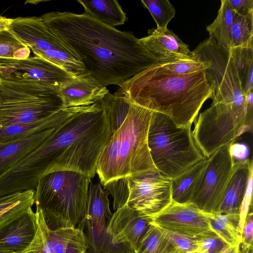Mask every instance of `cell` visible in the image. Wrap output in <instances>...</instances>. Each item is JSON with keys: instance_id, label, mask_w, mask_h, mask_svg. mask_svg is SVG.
I'll return each instance as SVG.
<instances>
[{"instance_id": "obj_1", "label": "cell", "mask_w": 253, "mask_h": 253, "mask_svg": "<svg viewBox=\"0 0 253 253\" xmlns=\"http://www.w3.org/2000/svg\"><path fill=\"white\" fill-rule=\"evenodd\" d=\"M41 17L79 57L85 73L103 86H120L158 62L132 32L119 31L84 13L52 11Z\"/></svg>"}, {"instance_id": "obj_2", "label": "cell", "mask_w": 253, "mask_h": 253, "mask_svg": "<svg viewBox=\"0 0 253 253\" xmlns=\"http://www.w3.org/2000/svg\"><path fill=\"white\" fill-rule=\"evenodd\" d=\"M120 88L130 101L169 117L176 126L191 127L212 90L205 71L173 74L158 63L126 80Z\"/></svg>"}, {"instance_id": "obj_3", "label": "cell", "mask_w": 253, "mask_h": 253, "mask_svg": "<svg viewBox=\"0 0 253 253\" xmlns=\"http://www.w3.org/2000/svg\"><path fill=\"white\" fill-rule=\"evenodd\" d=\"M111 135L102 100L84 106L39 146L47 169L45 174L71 170L93 178L98 159Z\"/></svg>"}, {"instance_id": "obj_4", "label": "cell", "mask_w": 253, "mask_h": 253, "mask_svg": "<svg viewBox=\"0 0 253 253\" xmlns=\"http://www.w3.org/2000/svg\"><path fill=\"white\" fill-rule=\"evenodd\" d=\"M153 112L130 101L126 118L111 135L98 159L96 173L102 185L133 173L156 169L147 142Z\"/></svg>"}, {"instance_id": "obj_5", "label": "cell", "mask_w": 253, "mask_h": 253, "mask_svg": "<svg viewBox=\"0 0 253 253\" xmlns=\"http://www.w3.org/2000/svg\"><path fill=\"white\" fill-rule=\"evenodd\" d=\"M60 87L25 77L0 73V129L49 117L63 109Z\"/></svg>"}, {"instance_id": "obj_6", "label": "cell", "mask_w": 253, "mask_h": 253, "mask_svg": "<svg viewBox=\"0 0 253 253\" xmlns=\"http://www.w3.org/2000/svg\"><path fill=\"white\" fill-rule=\"evenodd\" d=\"M90 179L71 170L51 172L40 179L35 189L34 204L42 211L50 229L75 227L82 222Z\"/></svg>"}, {"instance_id": "obj_7", "label": "cell", "mask_w": 253, "mask_h": 253, "mask_svg": "<svg viewBox=\"0 0 253 253\" xmlns=\"http://www.w3.org/2000/svg\"><path fill=\"white\" fill-rule=\"evenodd\" d=\"M191 127L176 126L168 116L153 111L147 142L153 163L160 173L172 179L204 158Z\"/></svg>"}, {"instance_id": "obj_8", "label": "cell", "mask_w": 253, "mask_h": 253, "mask_svg": "<svg viewBox=\"0 0 253 253\" xmlns=\"http://www.w3.org/2000/svg\"><path fill=\"white\" fill-rule=\"evenodd\" d=\"M194 122L192 131L194 141L203 156L208 158L219 147L234 142L243 132L252 131L253 108L212 103Z\"/></svg>"}, {"instance_id": "obj_9", "label": "cell", "mask_w": 253, "mask_h": 253, "mask_svg": "<svg viewBox=\"0 0 253 253\" xmlns=\"http://www.w3.org/2000/svg\"><path fill=\"white\" fill-rule=\"evenodd\" d=\"M192 52L196 60L209 63L205 72L212 90V103L231 104L244 109L253 108V92L244 95L230 50L209 37Z\"/></svg>"}, {"instance_id": "obj_10", "label": "cell", "mask_w": 253, "mask_h": 253, "mask_svg": "<svg viewBox=\"0 0 253 253\" xmlns=\"http://www.w3.org/2000/svg\"><path fill=\"white\" fill-rule=\"evenodd\" d=\"M127 177L129 196L126 204L141 216L151 220L171 203V179L156 169Z\"/></svg>"}, {"instance_id": "obj_11", "label": "cell", "mask_w": 253, "mask_h": 253, "mask_svg": "<svg viewBox=\"0 0 253 253\" xmlns=\"http://www.w3.org/2000/svg\"><path fill=\"white\" fill-rule=\"evenodd\" d=\"M231 143L219 147L209 158L201 184L190 203L206 213L217 212L222 202L235 162L230 152Z\"/></svg>"}, {"instance_id": "obj_12", "label": "cell", "mask_w": 253, "mask_h": 253, "mask_svg": "<svg viewBox=\"0 0 253 253\" xmlns=\"http://www.w3.org/2000/svg\"><path fill=\"white\" fill-rule=\"evenodd\" d=\"M209 214L190 203L172 201L166 209L152 217L150 222L174 233L197 237L211 231Z\"/></svg>"}, {"instance_id": "obj_13", "label": "cell", "mask_w": 253, "mask_h": 253, "mask_svg": "<svg viewBox=\"0 0 253 253\" xmlns=\"http://www.w3.org/2000/svg\"><path fill=\"white\" fill-rule=\"evenodd\" d=\"M0 73L21 74L25 77L60 87L75 76L52 62L34 55L25 59L0 58Z\"/></svg>"}, {"instance_id": "obj_14", "label": "cell", "mask_w": 253, "mask_h": 253, "mask_svg": "<svg viewBox=\"0 0 253 253\" xmlns=\"http://www.w3.org/2000/svg\"><path fill=\"white\" fill-rule=\"evenodd\" d=\"M8 30L30 50L46 51L70 48L45 25L41 16L14 18Z\"/></svg>"}, {"instance_id": "obj_15", "label": "cell", "mask_w": 253, "mask_h": 253, "mask_svg": "<svg viewBox=\"0 0 253 253\" xmlns=\"http://www.w3.org/2000/svg\"><path fill=\"white\" fill-rule=\"evenodd\" d=\"M150 222V219L141 216L125 204L112 214L107 231L114 244H129L134 253L148 230Z\"/></svg>"}, {"instance_id": "obj_16", "label": "cell", "mask_w": 253, "mask_h": 253, "mask_svg": "<svg viewBox=\"0 0 253 253\" xmlns=\"http://www.w3.org/2000/svg\"><path fill=\"white\" fill-rule=\"evenodd\" d=\"M140 43L157 59V63L197 61L188 45L172 31L152 28Z\"/></svg>"}, {"instance_id": "obj_17", "label": "cell", "mask_w": 253, "mask_h": 253, "mask_svg": "<svg viewBox=\"0 0 253 253\" xmlns=\"http://www.w3.org/2000/svg\"><path fill=\"white\" fill-rule=\"evenodd\" d=\"M109 93L88 74L74 77L60 87L58 95L63 108L88 106L101 100Z\"/></svg>"}, {"instance_id": "obj_18", "label": "cell", "mask_w": 253, "mask_h": 253, "mask_svg": "<svg viewBox=\"0 0 253 253\" xmlns=\"http://www.w3.org/2000/svg\"><path fill=\"white\" fill-rule=\"evenodd\" d=\"M38 229L37 216L32 207L0 231V250H24L33 240Z\"/></svg>"}, {"instance_id": "obj_19", "label": "cell", "mask_w": 253, "mask_h": 253, "mask_svg": "<svg viewBox=\"0 0 253 253\" xmlns=\"http://www.w3.org/2000/svg\"><path fill=\"white\" fill-rule=\"evenodd\" d=\"M253 169V161L248 159L235 162L231 177L217 212L239 213Z\"/></svg>"}, {"instance_id": "obj_20", "label": "cell", "mask_w": 253, "mask_h": 253, "mask_svg": "<svg viewBox=\"0 0 253 253\" xmlns=\"http://www.w3.org/2000/svg\"><path fill=\"white\" fill-rule=\"evenodd\" d=\"M84 106L63 108L46 118L27 123L12 125L0 129V144L29 136L46 129L59 126Z\"/></svg>"}, {"instance_id": "obj_21", "label": "cell", "mask_w": 253, "mask_h": 253, "mask_svg": "<svg viewBox=\"0 0 253 253\" xmlns=\"http://www.w3.org/2000/svg\"><path fill=\"white\" fill-rule=\"evenodd\" d=\"M60 126L0 144V175L45 141Z\"/></svg>"}, {"instance_id": "obj_22", "label": "cell", "mask_w": 253, "mask_h": 253, "mask_svg": "<svg viewBox=\"0 0 253 253\" xmlns=\"http://www.w3.org/2000/svg\"><path fill=\"white\" fill-rule=\"evenodd\" d=\"M209 161L203 159L177 177L171 179L172 200L180 204L190 203L198 190Z\"/></svg>"}, {"instance_id": "obj_23", "label": "cell", "mask_w": 253, "mask_h": 253, "mask_svg": "<svg viewBox=\"0 0 253 253\" xmlns=\"http://www.w3.org/2000/svg\"><path fill=\"white\" fill-rule=\"evenodd\" d=\"M83 7L84 13L108 26L115 28L127 20L126 14L117 0H78Z\"/></svg>"}, {"instance_id": "obj_24", "label": "cell", "mask_w": 253, "mask_h": 253, "mask_svg": "<svg viewBox=\"0 0 253 253\" xmlns=\"http://www.w3.org/2000/svg\"><path fill=\"white\" fill-rule=\"evenodd\" d=\"M48 233L54 253H86L87 247L83 229L76 227L48 228Z\"/></svg>"}, {"instance_id": "obj_25", "label": "cell", "mask_w": 253, "mask_h": 253, "mask_svg": "<svg viewBox=\"0 0 253 253\" xmlns=\"http://www.w3.org/2000/svg\"><path fill=\"white\" fill-rule=\"evenodd\" d=\"M235 11L228 0H221L216 18L207 27L210 38L227 50L231 48V31Z\"/></svg>"}, {"instance_id": "obj_26", "label": "cell", "mask_w": 253, "mask_h": 253, "mask_svg": "<svg viewBox=\"0 0 253 253\" xmlns=\"http://www.w3.org/2000/svg\"><path fill=\"white\" fill-rule=\"evenodd\" d=\"M239 213L209 214L211 229L229 246H239L241 234L239 230Z\"/></svg>"}, {"instance_id": "obj_27", "label": "cell", "mask_w": 253, "mask_h": 253, "mask_svg": "<svg viewBox=\"0 0 253 253\" xmlns=\"http://www.w3.org/2000/svg\"><path fill=\"white\" fill-rule=\"evenodd\" d=\"M102 101L108 118L112 134L122 126L126 118L130 101L120 88L113 94L109 93L102 99Z\"/></svg>"}, {"instance_id": "obj_28", "label": "cell", "mask_w": 253, "mask_h": 253, "mask_svg": "<svg viewBox=\"0 0 253 253\" xmlns=\"http://www.w3.org/2000/svg\"><path fill=\"white\" fill-rule=\"evenodd\" d=\"M243 93L246 96L253 87V46L230 49Z\"/></svg>"}, {"instance_id": "obj_29", "label": "cell", "mask_w": 253, "mask_h": 253, "mask_svg": "<svg viewBox=\"0 0 253 253\" xmlns=\"http://www.w3.org/2000/svg\"><path fill=\"white\" fill-rule=\"evenodd\" d=\"M31 50L35 55L52 62L73 76L86 74L83 64L70 48L62 50Z\"/></svg>"}, {"instance_id": "obj_30", "label": "cell", "mask_w": 253, "mask_h": 253, "mask_svg": "<svg viewBox=\"0 0 253 253\" xmlns=\"http://www.w3.org/2000/svg\"><path fill=\"white\" fill-rule=\"evenodd\" d=\"M176 248L165 236L161 228L150 222L134 253H171Z\"/></svg>"}, {"instance_id": "obj_31", "label": "cell", "mask_w": 253, "mask_h": 253, "mask_svg": "<svg viewBox=\"0 0 253 253\" xmlns=\"http://www.w3.org/2000/svg\"><path fill=\"white\" fill-rule=\"evenodd\" d=\"M231 43V48L253 46V12L246 16L235 12Z\"/></svg>"}, {"instance_id": "obj_32", "label": "cell", "mask_w": 253, "mask_h": 253, "mask_svg": "<svg viewBox=\"0 0 253 253\" xmlns=\"http://www.w3.org/2000/svg\"><path fill=\"white\" fill-rule=\"evenodd\" d=\"M30 52V49L8 30L0 31V58L25 59Z\"/></svg>"}, {"instance_id": "obj_33", "label": "cell", "mask_w": 253, "mask_h": 253, "mask_svg": "<svg viewBox=\"0 0 253 253\" xmlns=\"http://www.w3.org/2000/svg\"><path fill=\"white\" fill-rule=\"evenodd\" d=\"M141 1L152 15L157 29L161 30L168 29V24L176 13L170 2L168 0H142Z\"/></svg>"}, {"instance_id": "obj_34", "label": "cell", "mask_w": 253, "mask_h": 253, "mask_svg": "<svg viewBox=\"0 0 253 253\" xmlns=\"http://www.w3.org/2000/svg\"><path fill=\"white\" fill-rule=\"evenodd\" d=\"M104 190L113 199V209L116 211L126 204L129 196L127 177H122L108 182Z\"/></svg>"}, {"instance_id": "obj_35", "label": "cell", "mask_w": 253, "mask_h": 253, "mask_svg": "<svg viewBox=\"0 0 253 253\" xmlns=\"http://www.w3.org/2000/svg\"><path fill=\"white\" fill-rule=\"evenodd\" d=\"M158 63L169 71L178 75H187L205 71L209 66L208 61L199 60Z\"/></svg>"}, {"instance_id": "obj_36", "label": "cell", "mask_w": 253, "mask_h": 253, "mask_svg": "<svg viewBox=\"0 0 253 253\" xmlns=\"http://www.w3.org/2000/svg\"><path fill=\"white\" fill-rule=\"evenodd\" d=\"M197 238L198 246L194 253H219L229 246L212 230Z\"/></svg>"}, {"instance_id": "obj_37", "label": "cell", "mask_w": 253, "mask_h": 253, "mask_svg": "<svg viewBox=\"0 0 253 253\" xmlns=\"http://www.w3.org/2000/svg\"><path fill=\"white\" fill-rule=\"evenodd\" d=\"M35 203V195L19 202L7 211L0 213V231L23 214Z\"/></svg>"}, {"instance_id": "obj_38", "label": "cell", "mask_w": 253, "mask_h": 253, "mask_svg": "<svg viewBox=\"0 0 253 253\" xmlns=\"http://www.w3.org/2000/svg\"><path fill=\"white\" fill-rule=\"evenodd\" d=\"M161 229L165 236L177 249L185 253H194L196 251L198 246L197 237L187 236Z\"/></svg>"}, {"instance_id": "obj_39", "label": "cell", "mask_w": 253, "mask_h": 253, "mask_svg": "<svg viewBox=\"0 0 253 253\" xmlns=\"http://www.w3.org/2000/svg\"><path fill=\"white\" fill-rule=\"evenodd\" d=\"M253 172L251 174L246 192L240 210L239 230L242 232L246 216L249 211L252 209Z\"/></svg>"}, {"instance_id": "obj_40", "label": "cell", "mask_w": 253, "mask_h": 253, "mask_svg": "<svg viewBox=\"0 0 253 253\" xmlns=\"http://www.w3.org/2000/svg\"><path fill=\"white\" fill-rule=\"evenodd\" d=\"M253 213L250 210L246 216L241 236L240 246L245 248L253 247Z\"/></svg>"}, {"instance_id": "obj_41", "label": "cell", "mask_w": 253, "mask_h": 253, "mask_svg": "<svg viewBox=\"0 0 253 253\" xmlns=\"http://www.w3.org/2000/svg\"><path fill=\"white\" fill-rule=\"evenodd\" d=\"M0 253H43L42 251V234L38 225V229L33 240L24 250L21 252H12L0 250Z\"/></svg>"}, {"instance_id": "obj_42", "label": "cell", "mask_w": 253, "mask_h": 253, "mask_svg": "<svg viewBox=\"0 0 253 253\" xmlns=\"http://www.w3.org/2000/svg\"><path fill=\"white\" fill-rule=\"evenodd\" d=\"M235 12L241 16H246L253 12V0H228Z\"/></svg>"}, {"instance_id": "obj_43", "label": "cell", "mask_w": 253, "mask_h": 253, "mask_svg": "<svg viewBox=\"0 0 253 253\" xmlns=\"http://www.w3.org/2000/svg\"><path fill=\"white\" fill-rule=\"evenodd\" d=\"M230 152L235 161L246 160L249 155L248 147L243 143H232L230 146Z\"/></svg>"}, {"instance_id": "obj_44", "label": "cell", "mask_w": 253, "mask_h": 253, "mask_svg": "<svg viewBox=\"0 0 253 253\" xmlns=\"http://www.w3.org/2000/svg\"><path fill=\"white\" fill-rule=\"evenodd\" d=\"M12 19L0 16V31L8 30L9 26L11 23Z\"/></svg>"}, {"instance_id": "obj_45", "label": "cell", "mask_w": 253, "mask_h": 253, "mask_svg": "<svg viewBox=\"0 0 253 253\" xmlns=\"http://www.w3.org/2000/svg\"><path fill=\"white\" fill-rule=\"evenodd\" d=\"M239 246H228L219 253H238Z\"/></svg>"}, {"instance_id": "obj_46", "label": "cell", "mask_w": 253, "mask_h": 253, "mask_svg": "<svg viewBox=\"0 0 253 253\" xmlns=\"http://www.w3.org/2000/svg\"><path fill=\"white\" fill-rule=\"evenodd\" d=\"M238 253H253V247L245 248L240 245Z\"/></svg>"}, {"instance_id": "obj_47", "label": "cell", "mask_w": 253, "mask_h": 253, "mask_svg": "<svg viewBox=\"0 0 253 253\" xmlns=\"http://www.w3.org/2000/svg\"><path fill=\"white\" fill-rule=\"evenodd\" d=\"M171 253H185L176 248Z\"/></svg>"}]
</instances>
